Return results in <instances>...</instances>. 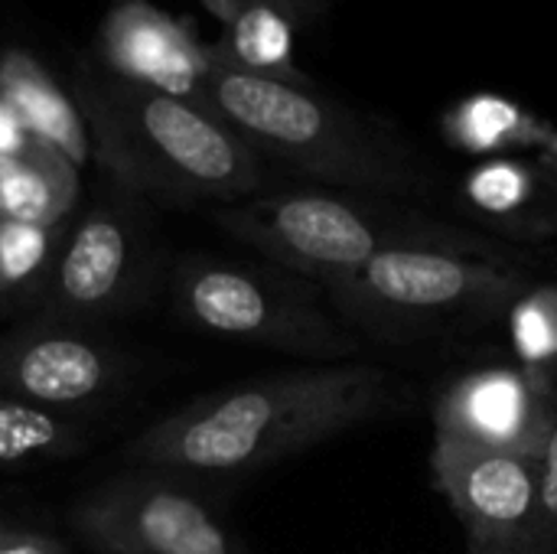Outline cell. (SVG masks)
<instances>
[{
	"label": "cell",
	"instance_id": "9c48e42d",
	"mask_svg": "<svg viewBox=\"0 0 557 554\" xmlns=\"http://www.w3.org/2000/svg\"><path fill=\"white\" fill-rule=\"evenodd\" d=\"M431 480L470 554H542V464L512 454L431 447Z\"/></svg>",
	"mask_w": 557,
	"mask_h": 554
},
{
	"label": "cell",
	"instance_id": "e0dca14e",
	"mask_svg": "<svg viewBox=\"0 0 557 554\" xmlns=\"http://www.w3.org/2000/svg\"><path fill=\"white\" fill-rule=\"evenodd\" d=\"M463 196L480 216H486L493 222H506L509 225V232H506L509 242L532 238L525 219H532L535 216L532 209H539L542 173L535 167H529V163L496 157V160L476 167L463 180Z\"/></svg>",
	"mask_w": 557,
	"mask_h": 554
},
{
	"label": "cell",
	"instance_id": "cb8c5ba5",
	"mask_svg": "<svg viewBox=\"0 0 557 554\" xmlns=\"http://www.w3.org/2000/svg\"><path fill=\"white\" fill-rule=\"evenodd\" d=\"M274 10H281L290 23H307L320 13V0H264Z\"/></svg>",
	"mask_w": 557,
	"mask_h": 554
},
{
	"label": "cell",
	"instance_id": "7c38bea8",
	"mask_svg": "<svg viewBox=\"0 0 557 554\" xmlns=\"http://www.w3.org/2000/svg\"><path fill=\"white\" fill-rule=\"evenodd\" d=\"M134 235L127 219L111 209H91L65 238L49 278V307L65 317H101L127 287Z\"/></svg>",
	"mask_w": 557,
	"mask_h": 554
},
{
	"label": "cell",
	"instance_id": "2e32d148",
	"mask_svg": "<svg viewBox=\"0 0 557 554\" xmlns=\"http://www.w3.org/2000/svg\"><path fill=\"white\" fill-rule=\"evenodd\" d=\"M447 137L470 153H493L506 147H539L542 153L557 144V134L539 118L499 95H473L447 114Z\"/></svg>",
	"mask_w": 557,
	"mask_h": 554
},
{
	"label": "cell",
	"instance_id": "9a60e30c",
	"mask_svg": "<svg viewBox=\"0 0 557 554\" xmlns=\"http://www.w3.org/2000/svg\"><path fill=\"white\" fill-rule=\"evenodd\" d=\"M225 23V33L209 46L212 59L268 78L307 82L294 69V23L264 0H206Z\"/></svg>",
	"mask_w": 557,
	"mask_h": 554
},
{
	"label": "cell",
	"instance_id": "603a6c76",
	"mask_svg": "<svg viewBox=\"0 0 557 554\" xmlns=\"http://www.w3.org/2000/svg\"><path fill=\"white\" fill-rule=\"evenodd\" d=\"M29 140H33V137H29V134H26V127L20 124L16 111L0 98V160L16 157Z\"/></svg>",
	"mask_w": 557,
	"mask_h": 554
},
{
	"label": "cell",
	"instance_id": "30bf717a",
	"mask_svg": "<svg viewBox=\"0 0 557 554\" xmlns=\"http://www.w3.org/2000/svg\"><path fill=\"white\" fill-rule=\"evenodd\" d=\"M88 56L117 78L196 101L209 72V46L147 0L114 3Z\"/></svg>",
	"mask_w": 557,
	"mask_h": 554
},
{
	"label": "cell",
	"instance_id": "44dd1931",
	"mask_svg": "<svg viewBox=\"0 0 557 554\" xmlns=\"http://www.w3.org/2000/svg\"><path fill=\"white\" fill-rule=\"evenodd\" d=\"M539 464H542V554H557V424Z\"/></svg>",
	"mask_w": 557,
	"mask_h": 554
},
{
	"label": "cell",
	"instance_id": "ffe728a7",
	"mask_svg": "<svg viewBox=\"0 0 557 554\" xmlns=\"http://www.w3.org/2000/svg\"><path fill=\"white\" fill-rule=\"evenodd\" d=\"M512 340L529 366H552L557 356V287L535 284L509 313Z\"/></svg>",
	"mask_w": 557,
	"mask_h": 554
},
{
	"label": "cell",
	"instance_id": "d6986e66",
	"mask_svg": "<svg viewBox=\"0 0 557 554\" xmlns=\"http://www.w3.org/2000/svg\"><path fill=\"white\" fill-rule=\"evenodd\" d=\"M59 229L0 219V300L29 291L49 268Z\"/></svg>",
	"mask_w": 557,
	"mask_h": 554
},
{
	"label": "cell",
	"instance_id": "4fadbf2b",
	"mask_svg": "<svg viewBox=\"0 0 557 554\" xmlns=\"http://www.w3.org/2000/svg\"><path fill=\"white\" fill-rule=\"evenodd\" d=\"M0 98L16 111L33 140L59 150L75 167L88 160L91 137L75 98H69L29 52L7 49L0 56Z\"/></svg>",
	"mask_w": 557,
	"mask_h": 554
},
{
	"label": "cell",
	"instance_id": "d4e9b609",
	"mask_svg": "<svg viewBox=\"0 0 557 554\" xmlns=\"http://www.w3.org/2000/svg\"><path fill=\"white\" fill-rule=\"evenodd\" d=\"M114 3H131V0H114Z\"/></svg>",
	"mask_w": 557,
	"mask_h": 554
},
{
	"label": "cell",
	"instance_id": "7a4b0ae2",
	"mask_svg": "<svg viewBox=\"0 0 557 554\" xmlns=\"http://www.w3.org/2000/svg\"><path fill=\"white\" fill-rule=\"evenodd\" d=\"M199 101L261 160L343 193L428 202L441 189L434 163L392 124L369 118L310 82L238 72L209 52Z\"/></svg>",
	"mask_w": 557,
	"mask_h": 554
},
{
	"label": "cell",
	"instance_id": "8fae6325",
	"mask_svg": "<svg viewBox=\"0 0 557 554\" xmlns=\"http://www.w3.org/2000/svg\"><path fill=\"white\" fill-rule=\"evenodd\" d=\"M114 356L72 330H26L0 343V392L33 408H69L114 382Z\"/></svg>",
	"mask_w": 557,
	"mask_h": 554
},
{
	"label": "cell",
	"instance_id": "5b68a950",
	"mask_svg": "<svg viewBox=\"0 0 557 554\" xmlns=\"http://www.w3.org/2000/svg\"><path fill=\"white\" fill-rule=\"evenodd\" d=\"M542 281L535 264H506L441 248H395L323 287L333 313L379 343H437L486 330Z\"/></svg>",
	"mask_w": 557,
	"mask_h": 554
},
{
	"label": "cell",
	"instance_id": "ba28073f",
	"mask_svg": "<svg viewBox=\"0 0 557 554\" xmlns=\"http://www.w3.org/2000/svg\"><path fill=\"white\" fill-rule=\"evenodd\" d=\"M69 519L95 554H255L199 496L153 477L104 483Z\"/></svg>",
	"mask_w": 557,
	"mask_h": 554
},
{
	"label": "cell",
	"instance_id": "3957f363",
	"mask_svg": "<svg viewBox=\"0 0 557 554\" xmlns=\"http://www.w3.org/2000/svg\"><path fill=\"white\" fill-rule=\"evenodd\" d=\"M212 219L235 242L251 245L281 271L310 281L320 291L395 248H441L506 264L545 268L542 258L519 242L499 238L470 222L431 216L421 206H405V199L366 193H258L242 202L215 206Z\"/></svg>",
	"mask_w": 557,
	"mask_h": 554
},
{
	"label": "cell",
	"instance_id": "ac0fdd59",
	"mask_svg": "<svg viewBox=\"0 0 557 554\" xmlns=\"http://www.w3.org/2000/svg\"><path fill=\"white\" fill-rule=\"evenodd\" d=\"M75 431L52 411L0 395V464H26L72 454Z\"/></svg>",
	"mask_w": 557,
	"mask_h": 554
},
{
	"label": "cell",
	"instance_id": "5bb4252c",
	"mask_svg": "<svg viewBox=\"0 0 557 554\" xmlns=\"http://www.w3.org/2000/svg\"><path fill=\"white\" fill-rule=\"evenodd\" d=\"M78 202V167L59 150L29 140L0 160V219L62 229Z\"/></svg>",
	"mask_w": 557,
	"mask_h": 554
},
{
	"label": "cell",
	"instance_id": "6da1fadb",
	"mask_svg": "<svg viewBox=\"0 0 557 554\" xmlns=\"http://www.w3.org/2000/svg\"><path fill=\"white\" fill-rule=\"evenodd\" d=\"M418 405L421 389L385 366L313 362L202 395L127 441L124 457L153 470L242 477Z\"/></svg>",
	"mask_w": 557,
	"mask_h": 554
},
{
	"label": "cell",
	"instance_id": "7402d4cb",
	"mask_svg": "<svg viewBox=\"0 0 557 554\" xmlns=\"http://www.w3.org/2000/svg\"><path fill=\"white\" fill-rule=\"evenodd\" d=\"M0 554H69L65 545L52 535L29 532V529H7L0 526Z\"/></svg>",
	"mask_w": 557,
	"mask_h": 554
},
{
	"label": "cell",
	"instance_id": "52a82bcc",
	"mask_svg": "<svg viewBox=\"0 0 557 554\" xmlns=\"http://www.w3.org/2000/svg\"><path fill=\"white\" fill-rule=\"evenodd\" d=\"M557 424L552 366L503 362L447 379L431 398L437 451L542 460Z\"/></svg>",
	"mask_w": 557,
	"mask_h": 554
},
{
	"label": "cell",
	"instance_id": "277c9868",
	"mask_svg": "<svg viewBox=\"0 0 557 554\" xmlns=\"http://www.w3.org/2000/svg\"><path fill=\"white\" fill-rule=\"evenodd\" d=\"M75 104L101 163L131 189L228 206L264 186V160L196 98L134 85L85 56Z\"/></svg>",
	"mask_w": 557,
	"mask_h": 554
},
{
	"label": "cell",
	"instance_id": "8992f818",
	"mask_svg": "<svg viewBox=\"0 0 557 554\" xmlns=\"http://www.w3.org/2000/svg\"><path fill=\"white\" fill-rule=\"evenodd\" d=\"M173 307L209 336L313 362H349L362 349L359 336L287 271L189 258L173 271Z\"/></svg>",
	"mask_w": 557,
	"mask_h": 554
}]
</instances>
